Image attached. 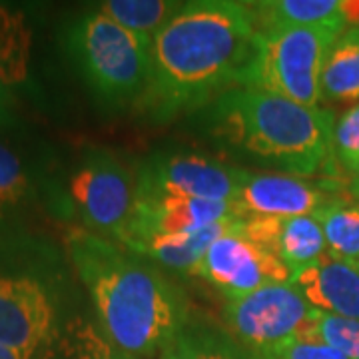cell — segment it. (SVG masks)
Segmentation results:
<instances>
[{"label": "cell", "instance_id": "cell-1", "mask_svg": "<svg viewBox=\"0 0 359 359\" xmlns=\"http://www.w3.org/2000/svg\"><path fill=\"white\" fill-rule=\"evenodd\" d=\"M262 32L250 2L194 0L152 39V74L142 98L154 120L250 88Z\"/></svg>", "mask_w": 359, "mask_h": 359}, {"label": "cell", "instance_id": "cell-2", "mask_svg": "<svg viewBox=\"0 0 359 359\" xmlns=\"http://www.w3.org/2000/svg\"><path fill=\"white\" fill-rule=\"evenodd\" d=\"M66 252L100 332L122 351L152 358L188 325L178 285L138 254L84 228L66 233Z\"/></svg>", "mask_w": 359, "mask_h": 359}, {"label": "cell", "instance_id": "cell-3", "mask_svg": "<svg viewBox=\"0 0 359 359\" xmlns=\"http://www.w3.org/2000/svg\"><path fill=\"white\" fill-rule=\"evenodd\" d=\"M212 110L216 134L292 176H311L334 152L332 110L309 108L257 88H236Z\"/></svg>", "mask_w": 359, "mask_h": 359}, {"label": "cell", "instance_id": "cell-4", "mask_svg": "<svg viewBox=\"0 0 359 359\" xmlns=\"http://www.w3.org/2000/svg\"><path fill=\"white\" fill-rule=\"evenodd\" d=\"M62 46L100 108L118 112L142 102L152 74V39L130 32L96 8L66 25Z\"/></svg>", "mask_w": 359, "mask_h": 359}, {"label": "cell", "instance_id": "cell-5", "mask_svg": "<svg viewBox=\"0 0 359 359\" xmlns=\"http://www.w3.org/2000/svg\"><path fill=\"white\" fill-rule=\"evenodd\" d=\"M344 28L304 26L262 32L250 88L264 90L287 100L318 108L321 74L327 54Z\"/></svg>", "mask_w": 359, "mask_h": 359}, {"label": "cell", "instance_id": "cell-6", "mask_svg": "<svg viewBox=\"0 0 359 359\" xmlns=\"http://www.w3.org/2000/svg\"><path fill=\"white\" fill-rule=\"evenodd\" d=\"M62 327L52 276L0 252V346L40 353Z\"/></svg>", "mask_w": 359, "mask_h": 359}, {"label": "cell", "instance_id": "cell-7", "mask_svg": "<svg viewBox=\"0 0 359 359\" xmlns=\"http://www.w3.org/2000/svg\"><path fill=\"white\" fill-rule=\"evenodd\" d=\"M313 308L292 283L266 285L230 299L224 318L233 339L256 359H273L308 325Z\"/></svg>", "mask_w": 359, "mask_h": 359}, {"label": "cell", "instance_id": "cell-8", "mask_svg": "<svg viewBox=\"0 0 359 359\" xmlns=\"http://www.w3.org/2000/svg\"><path fill=\"white\" fill-rule=\"evenodd\" d=\"M68 210L76 212L84 230L118 242L136 204L126 168L104 150H86L68 178Z\"/></svg>", "mask_w": 359, "mask_h": 359}, {"label": "cell", "instance_id": "cell-9", "mask_svg": "<svg viewBox=\"0 0 359 359\" xmlns=\"http://www.w3.org/2000/svg\"><path fill=\"white\" fill-rule=\"evenodd\" d=\"M244 174L208 156L158 154L140 168L136 198L233 202Z\"/></svg>", "mask_w": 359, "mask_h": 359}, {"label": "cell", "instance_id": "cell-10", "mask_svg": "<svg viewBox=\"0 0 359 359\" xmlns=\"http://www.w3.org/2000/svg\"><path fill=\"white\" fill-rule=\"evenodd\" d=\"M194 273L212 283L228 297V302L240 299L266 285L292 280V271L283 266L280 257L252 242L242 231V219L208 248Z\"/></svg>", "mask_w": 359, "mask_h": 359}, {"label": "cell", "instance_id": "cell-11", "mask_svg": "<svg viewBox=\"0 0 359 359\" xmlns=\"http://www.w3.org/2000/svg\"><path fill=\"white\" fill-rule=\"evenodd\" d=\"M244 219L233 202H202L178 198H136L134 212L116 244L138 252L146 244L164 238L190 236L224 219Z\"/></svg>", "mask_w": 359, "mask_h": 359}, {"label": "cell", "instance_id": "cell-12", "mask_svg": "<svg viewBox=\"0 0 359 359\" xmlns=\"http://www.w3.org/2000/svg\"><path fill=\"white\" fill-rule=\"evenodd\" d=\"M330 200L318 186L292 174L245 172L233 204L242 218H297L313 216Z\"/></svg>", "mask_w": 359, "mask_h": 359}, {"label": "cell", "instance_id": "cell-13", "mask_svg": "<svg viewBox=\"0 0 359 359\" xmlns=\"http://www.w3.org/2000/svg\"><path fill=\"white\" fill-rule=\"evenodd\" d=\"M290 283L323 313L359 320V268L332 254L292 273Z\"/></svg>", "mask_w": 359, "mask_h": 359}, {"label": "cell", "instance_id": "cell-14", "mask_svg": "<svg viewBox=\"0 0 359 359\" xmlns=\"http://www.w3.org/2000/svg\"><path fill=\"white\" fill-rule=\"evenodd\" d=\"M242 231L273 256H278L294 273L327 254L325 236L316 216L297 218H245Z\"/></svg>", "mask_w": 359, "mask_h": 359}, {"label": "cell", "instance_id": "cell-15", "mask_svg": "<svg viewBox=\"0 0 359 359\" xmlns=\"http://www.w3.org/2000/svg\"><path fill=\"white\" fill-rule=\"evenodd\" d=\"M250 4L259 32L304 26H334L346 30L341 0H266Z\"/></svg>", "mask_w": 359, "mask_h": 359}, {"label": "cell", "instance_id": "cell-16", "mask_svg": "<svg viewBox=\"0 0 359 359\" xmlns=\"http://www.w3.org/2000/svg\"><path fill=\"white\" fill-rule=\"evenodd\" d=\"M36 359H142L116 347L98 325L74 318L58 330Z\"/></svg>", "mask_w": 359, "mask_h": 359}, {"label": "cell", "instance_id": "cell-17", "mask_svg": "<svg viewBox=\"0 0 359 359\" xmlns=\"http://www.w3.org/2000/svg\"><path fill=\"white\" fill-rule=\"evenodd\" d=\"M321 94L332 102H359V26L335 40L323 66Z\"/></svg>", "mask_w": 359, "mask_h": 359}, {"label": "cell", "instance_id": "cell-18", "mask_svg": "<svg viewBox=\"0 0 359 359\" xmlns=\"http://www.w3.org/2000/svg\"><path fill=\"white\" fill-rule=\"evenodd\" d=\"M236 222H238V218L224 219V222H218V224L198 231V233L154 240V242L140 248L136 254L150 257L152 262H158V264H162L166 268L194 273L200 266L202 257L205 256L208 248L214 244L222 233H226L230 228H233Z\"/></svg>", "mask_w": 359, "mask_h": 359}, {"label": "cell", "instance_id": "cell-19", "mask_svg": "<svg viewBox=\"0 0 359 359\" xmlns=\"http://www.w3.org/2000/svg\"><path fill=\"white\" fill-rule=\"evenodd\" d=\"M180 8L182 2L174 0H106L98 6L108 18L146 39H154L156 32L166 26Z\"/></svg>", "mask_w": 359, "mask_h": 359}, {"label": "cell", "instance_id": "cell-20", "mask_svg": "<svg viewBox=\"0 0 359 359\" xmlns=\"http://www.w3.org/2000/svg\"><path fill=\"white\" fill-rule=\"evenodd\" d=\"M32 196V178L22 156L0 136V228L18 218Z\"/></svg>", "mask_w": 359, "mask_h": 359}, {"label": "cell", "instance_id": "cell-21", "mask_svg": "<svg viewBox=\"0 0 359 359\" xmlns=\"http://www.w3.org/2000/svg\"><path fill=\"white\" fill-rule=\"evenodd\" d=\"M313 216L321 224L327 254L355 264L359 259V204L334 200Z\"/></svg>", "mask_w": 359, "mask_h": 359}, {"label": "cell", "instance_id": "cell-22", "mask_svg": "<svg viewBox=\"0 0 359 359\" xmlns=\"http://www.w3.org/2000/svg\"><path fill=\"white\" fill-rule=\"evenodd\" d=\"M299 337L321 341L347 359H359V320L353 318H341L313 309Z\"/></svg>", "mask_w": 359, "mask_h": 359}, {"label": "cell", "instance_id": "cell-23", "mask_svg": "<svg viewBox=\"0 0 359 359\" xmlns=\"http://www.w3.org/2000/svg\"><path fill=\"white\" fill-rule=\"evenodd\" d=\"M32 30L25 14L0 6V65L28 74Z\"/></svg>", "mask_w": 359, "mask_h": 359}, {"label": "cell", "instance_id": "cell-24", "mask_svg": "<svg viewBox=\"0 0 359 359\" xmlns=\"http://www.w3.org/2000/svg\"><path fill=\"white\" fill-rule=\"evenodd\" d=\"M160 359H240V353L214 334L186 325L160 351Z\"/></svg>", "mask_w": 359, "mask_h": 359}, {"label": "cell", "instance_id": "cell-25", "mask_svg": "<svg viewBox=\"0 0 359 359\" xmlns=\"http://www.w3.org/2000/svg\"><path fill=\"white\" fill-rule=\"evenodd\" d=\"M334 152L339 164L359 178V102L337 118L334 128Z\"/></svg>", "mask_w": 359, "mask_h": 359}, {"label": "cell", "instance_id": "cell-26", "mask_svg": "<svg viewBox=\"0 0 359 359\" xmlns=\"http://www.w3.org/2000/svg\"><path fill=\"white\" fill-rule=\"evenodd\" d=\"M26 74L0 65V130L14 124L16 86L25 82Z\"/></svg>", "mask_w": 359, "mask_h": 359}, {"label": "cell", "instance_id": "cell-27", "mask_svg": "<svg viewBox=\"0 0 359 359\" xmlns=\"http://www.w3.org/2000/svg\"><path fill=\"white\" fill-rule=\"evenodd\" d=\"M273 359H347L339 351L316 339H295L285 346Z\"/></svg>", "mask_w": 359, "mask_h": 359}, {"label": "cell", "instance_id": "cell-28", "mask_svg": "<svg viewBox=\"0 0 359 359\" xmlns=\"http://www.w3.org/2000/svg\"><path fill=\"white\" fill-rule=\"evenodd\" d=\"M341 6H344L346 25L359 26V2H346V0H341Z\"/></svg>", "mask_w": 359, "mask_h": 359}, {"label": "cell", "instance_id": "cell-29", "mask_svg": "<svg viewBox=\"0 0 359 359\" xmlns=\"http://www.w3.org/2000/svg\"><path fill=\"white\" fill-rule=\"evenodd\" d=\"M39 353H28V351H18L11 347L0 346V359H36Z\"/></svg>", "mask_w": 359, "mask_h": 359}, {"label": "cell", "instance_id": "cell-30", "mask_svg": "<svg viewBox=\"0 0 359 359\" xmlns=\"http://www.w3.org/2000/svg\"><path fill=\"white\" fill-rule=\"evenodd\" d=\"M353 192H355L359 196V178L355 180V184H353Z\"/></svg>", "mask_w": 359, "mask_h": 359}, {"label": "cell", "instance_id": "cell-31", "mask_svg": "<svg viewBox=\"0 0 359 359\" xmlns=\"http://www.w3.org/2000/svg\"><path fill=\"white\" fill-rule=\"evenodd\" d=\"M355 266H358V268H359V259H358V262H355Z\"/></svg>", "mask_w": 359, "mask_h": 359}]
</instances>
